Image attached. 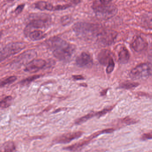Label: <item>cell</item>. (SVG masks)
Here are the masks:
<instances>
[{
    "mask_svg": "<svg viewBox=\"0 0 152 152\" xmlns=\"http://www.w3.org/2000/svg\"><path fill=\"white\" fill-rule=\"evenodd\" d=\"M141 24L147 29L152 30V12H148L141 18Z\"/></svg>",
    "mask_w": 152,
    "mask_h": 152,
    "instance_id": "obj_14",
    "label": "cell"
},
{
    "mask_svg": "<svg viewBox=\"0 0 152 152\" xmlns=\"http://www.w3.org/2000/svg\"><path fill=\"white\" fill-rule=\"evenodd\" d=\"M131 46L132 49L136 52H140L147 48L148 43L142 37L137 36L133 39Z\"/></svg>",
    "mask_w": 152,
    "mask_h": 152,
    "instance_id": "obj_11",
    "label": "cell"
},
{
    "mask_svg": "<svg viewBox=\"0 0 152 152\" xmlns=\"http://www.w3.org/2000/svg\"><path fill=\"white\" fill-rule=\"evenodd\" d=\"M152 75V64H140L133 68L130 73V76L133 80L144 79Z\"/></svg>",
    "mask_w": 152,
    "mask_h": 152,
    "instance_id": "obj_4",
    "label": "cell"
},
{
    "mask_svg": "<svg viewBox=\"0 0 152 152\" xmlns=\"http://www.w3.org/2000/svg\"><path fill=\"white\" fill-rule=\"evenodd\" d=\"M36 56V53L33 50H30L25 52L19 56L11 64V66L13 69L18 68L22 66L26 65L29 62L34 59Z\"/></svg>",
    "mask_w": 152,
    "mask_h": 152,
    "instance_id": "obj_7",
    "label": "cell"
},
{
    "mask_svg": "<svg viewBox=\"0 0 152 152\" xmlns=\"http://www.w3.org/2000/svg\"><path fill=\"white\" fill-rule=\"evenodd\" d=\"M72 78L75 80H83L84 79V77L82 75H73Z\"/></svg>",
    "mask_w": 152,
    "mask_h": 152,
    "instance_id": "obj_26",
    "label": "cell"
},
{
    "mask_svg": "<svg viewBox=\"0 0 152 152\" xmlns=\"http://www.w3.org/2000/svg\"><path fill=\"white\" fill-rule=\"evenodd\" d=\"M92 8L97 15L105 19L112 18L117 12L116 7L112 2L108 3L100 0L93 2Z\"/></svg>",
    "mask_w": 152,
    "mask_h": 152,
    "instance_id": "obj_3",
    "label": "cell"
},
{
    "mask_svg": "<svg viewBox=\"0 0 152 152\" xmlns=\"http://www.w3.org/2000/svg\"><path fill=\"white\" fill-rule=\"evenodd\" d=\"M35 8L40 10L47 11H59L61 10V5L53 6L51 3L45 1H39L34 4Z\"/></svg>",
    "mask_w": 152,
    "mask_h": 152,
    "instance_id": "obj_12",
    "label": "cell"
},
{
    "mask_svg": "<svg viewBox=\"0 0 152 152\" xmlns=\"http://www.w3.org/2000/svg\"><path fill=\"white\" fill-rule=\"evenodd\" d=\"M138 83H137L126 82L122 83L121 85V87L122 88L129 89L136 88L137 86H138Z\"/></svg>",
    "mask_w": 152,
    "mask_h": 152,
    "instance_id": "obj_22",
    "label": "cell"
},
{
    "mask_svg": "<svg viewBox=\"0 0 152 152\" xmlns=\"http://www.w3.org/2000/svg\"><path fill=\"white\" fill-rule=\"evenodd\" d=\"M73 30L78 35L84 37L99 36L101 37L104 32L96 25L83 22L75 24Z\"/></svg>",
    "mask_w": 152,
    "mask_h": 152,
    "instance_id": "obj_2",
    "label": "cell"
},
{
    "mask_svg": "<svg viewBox=\"0 0 152 152\" xmlns=\"http://www.w3.org/2000/svg\"><path fill=\"white\" fill-rule=\"evenodd\" d=\"M25 47V44L22 42H15L8 44L1 49V62H2L10 57L19 53L23 50Z\"/></svg>",
    "mask_w": 152,
    "mask_h": 152,
    "instance_id": "obj_6",
    "label": "cell"
},
{
    "mask_svg": "<svg viewBox=\"0 0 152 152\" xmlns=\"http://www.w3.org/2000/svg\"><path fill=\"white\" fill-rule=\"evenodd\" d=\"M46 44L54 56L60 61H68L75 51V46L58 37L49 39Z\"/></svg>",
    "mask_w": 152,
    "mask_h": 152,
    "instance_id": "obj_1",
    "label": "cell"
},
{
    "mask_svg": "<svg viewBox=\"0 0 152 152\" xmlns=\"http://www.w3.org/2000/svg\"><path fill=\"white\" fill-rule=\"evenodd\" d=\"M17 79V77L15 76H10L6 79H3L0 83L1 88H2V87H5L7 85L11 84L15 82Z\"/></svg>",
    "mask_w": 152,
    "mask_h": 152,
    "instance_id": "obj_19",
    "label": "cell"
},
{
    "mask_svg": "<svg viewBox=\"0 0 152 152\" xmlns=\"http://www.w3.org/2000/svg\"><path fill=\"white\" fill-rule=\"evenodd\" d=\"M24 7V4H21V5H19V6L16 8L15 10V14H17V15H18V14H20V13L22 12V11H23V10Z\"/></svg>",
    "mask_w": 152,
    "mask_h": 152,
    "instance_id": "obj_25",
    "label": "cell"
},
{
    "mask_svg": "<svg viewBox=\"0 0 152 152\" xmlns=\"http://www.w3.org/2000/svg\"><path fill=\"white\" fill-rule=\"evenodd\" d=\"M25 29V34H26L32 29H42L49 26L50 18L46 15H36L32 18Z\"/></svg>",
    "mask_w": 152,
    "mask_h": 152,
    "instance_id": "obj_5",
    "label": "cell"
},
{
    "mask_svg": "<svg viewBox=\"0 0 152 152\" xmlns=\"http://www.w3.org/2000/svg\"><path fill=\"white\" fill-rule=\"evenodd\" d=\"M13 101V98L9 96L3 98L1 101L0 106L1 108H6L11 105Z\"/></svg>",
    "mask_w": 152,
    "mask_h": 152,
    "instance_id": "obj_17",
    "label": "cell"
},
{
    "mask_svg": "<svg viewBox=\"0 0 152 152\" xmlns=\"http://www.w3.org/2000/svg\"><path fill=\"white\" fill-rule=\"evenodd\" d=\"M83 132L81 131L74 132L59 135L55 138L53 142L55 144H67L81 137Z\"/></svg>",
    "mask_w": 152,
    "mask_h": 152,
    "instance_id": "obj_8",
    "label": "cell"
},
{
    "mask_svg": "<svg viewBox=\"0 0 152 152\" xmlns=\"http://www.w3.org/2000/svg\"><path fill=\"white\" fill-rule=\"evenodd\" d=\"M47 65V62L42 59H34L26 65L24 71L27 72H37L44 68Z\"/></svg>",
    "mask_w": 152,
    "mask_h": 152,
    "instance_id": "obj_9",
    "label": "cell"
},
{
    "mask_svg": "<svg viewBox=\"0 0 152 152\" xmlns=\"http://www.w3.org/2000/svg\"><path fill=\"white\" fill-rule=\"evenodd\" d=\"M76 65L81 68H89L93 64V59L91 55L87 52H82L76 58Z\"/></svg>",
    "mask_w": 152,
    "mask_h": 152,
    "instance_id": "obj_10",
    "label": "cell"
},
{
    "mask_svg": "<svg viewBox=\"0 0 152 152\" xmlns=\"http://www.w3.org/2000/svg\"><path fill=\"white\" fill-rule=\"evenodd\" d=\"M115 67V64L114 60H113L109 63L107 65L106 68V72L107 74H110L113 71Z\"/></svg>",
    "mask_w": 152,
    "mask_h": 152,
    "instance_id": "obj_23",
    "label": "cell"
},
{
    "mask_svg": "<svg viewBox=\"0 0 152 152\" xmlns=\"http://www.w3.org/2000/svg\"><path fill=\"white\" fill-rule=\"evenodd\" d=\"M98 60L102 65H107L113 59L112 54L107 50H101L98 56Z\"/></svg>",
    "mask_w": 152,
    "mask_h": 152,
    "instance_id": "obj_13",
    "label": "cell"
},
{
    "mask_svg": "<svg viewBox=\"0 0 152 152\" xmlns=\"http://www.w3.org/2000/svg\"><path fill=\"white\" fill-rule=\"evenodd\" d=\"M130 55L128 50L123 47L120 49L118 54V60L121 64H126L129 59Z\"/></svg>",
    "mask_w": 152,
    "mask_h": 152,
    "instance_id": "obj_16",
    "label": "cell"
},
{
    "mask_svg": "<svg viewBox=\"0 0 152 152\" xmlns=\"http://www.w3.org/2000/svg\"><path fill=\"white\" fill-rule=\"evenodd\" d=\"M40 76V75H34L30 76V77H28V78L23 80L21 82V84L24 85H28L29 83H31L32 82L39 78Z\"/></svg>",
    "mask_w": 152,
    "mask_h": 152,
    "instance_id": "obj_21",
    "label": "cell"
},
{
    "mask_svg": "<svg viewBox=\"0 0 152 152\" xmlns=\"http://www.w3.org/2000/svg\"><path fill=\"white\" fill-rule=\"evenodd\" d=\"M95 115H96V113H91L88 114L77 119L75 121V124H80L84 123V122L87 121L89 120L91 118L94 117Z\"/></svg>",
    "mask_w": 152,
    "mask_h": 152,
    "instance_id": "obj_20",
    "label": "cell"
},
{
    "mask_svg": "<svg viewBox=\"0 0 152 152\" xmlns=\"http://www.w3.org/2000/svg\"><path fill=\"white\" fill-rule=\"evenodd\" d=\"M141 139L142 140L152 139V132L143 134L141 137Z\"/></svg>",
    "mask_w": 152,
    "mask_h": 152,
    "instance_id": "obj_24",
    "label": "cell"
},
{
    "mask_svg": "<svg viewBox=\"0 0 152 152\" xmlns=\"http://www.w3.org/2000/svg\"><path fill=\"white\" fill-rule=\"evenodd\" d=\"M26 36L31 40L38 41L44 39L46 37V34L40 30H36L31 31Z\"/></svg>",
    "mask_w": 152,
    "mask_h": 152,
    "instance_id": "obj_15",
    "label": "cell"
},
{
    "mask_svg": "<svg viewBox=\"0 0 152 152\" xmlns=\"http://www.w3.org/2000/svg\"><path fill=\"white\" fill-rule=\"evenodd\" d=\"M4 152H14L15 151L16 147L13 141H7L2 145Z\"/></svg>",
    "mask_w": 152,
    "mask_h": 152,
    "instance_id": "obj_18",
    "label": "cell"
}]
</instances>
